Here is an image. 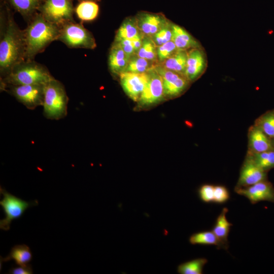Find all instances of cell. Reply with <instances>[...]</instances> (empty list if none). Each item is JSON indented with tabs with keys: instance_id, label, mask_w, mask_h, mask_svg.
Masks as SVG:
<instances>
[{
	"instance_id": "cell-5",
	"label": "cell",
	"mask_w": 274,
	"mask_h": 274,
	"mask_svg": "<svg viewBox=\"0 0 274 274\" xmlns=\"http://www.w3.org/2000/svg\"><path fill=\"white\" fill-rule=\"evenodd\" d=\"M57 41H61L70 48L93 49L96 46L92 33L82 24L75 21L60 27Z\"/></svg>"
},
{
	"instance_id": "cell-19",
	"label": "cell",
	"mask_w": 274,
	"mask_h": 274,
	"mask_svg": "<svg viewBox=\"0 0 274 274\" xmlns=\"http://www.w3.org/2000/svg\"><path fill=\"white\" fill-rule=\"evenodd\" d=\"M228 210L224 208L217 217L212 231L220 242L222 248L227 250L228 247V236L232 224L229 222L226 217Z\"/></svg>"
},
{
	"instance_id": "cell-24",
	"label": "cell",
	"mask_w": 274,
	"mask_h": 274,
	"mask_svg": "<svg viewBox=\"0 0 274 274\" xmlns=\"http://www.w3.org/2000/svg\"><path fill=\"white\" fill-rule=\"evenodd\" d=\"M141 34L135 17H129L123 21L117 30L115 41L131 40Z\"/></svg>"
},
{
	"instance_id": "cell-10",
	"label": "cell",
	"mask_w": 274,
	"mask_h": 274,
	"mask_svg": "<svg viewBox=\"0 0 274 274\" xmlns=\"http://www.w3.org/2000/svg\"><path fill=\"white\" fill-rule=\"evenodd\" d=\"M148 80L139 100L142 106H150L160 101L164 96L162 79L155 66L148 71Z\"/></svg>"
},
{
	"instance_id": "cell-23",
	"label": "cell",
	"mask_w": 274,
	"mask_h": 274,
	"mask_svg": "<svg viewBox=\"0 0 274 274\" xmlns=\"http://www.w3.org/2000/svg\"><path fill=\"white\" fill-rule=\"evenodd\" d=\"M99 10V6L96 2L86 1L80 2L75 8V13L81 20L90 21L97 17Z\"/></svg>"
},
{
	"instance_id": "cell-28",
	"label": "cell",
	"mask_w": 274,
	"mask_h": 274,
	"mask_svg": "<svg viewBox=\"0 0 274 274\" xmlns=\"http://www.w3.org/2000/svg\"><path fill=\"white\" fill-rule=\"evenodd\" d=\"M207 262L204 258L194 259L179 265L177 271L180 274H201Z\"/></svg>"
},
{
	"instance_id": "cell-22",
	"label": "cell",
	"mask_w": 274,
	"mask_h": 274,
	"mask_svg": "<svg viewBox=\"0 0 274 274\" xmlns=\"http://www.w3.org/2000/svg\"><path fill=\"white\" fill-rule=\"evenodd\" d=\"M188 53L187 50H178L160 65L167 69L185 75Z\"/></svg>"
},
{
	"instance_id": "cell-2",
	"label": "cell",
	"mask_w": 274,
	"mask_h": 274,
	"mask_svg": "<svg viewBox=\"0 0 274 274\" xmlns=\"http://www.w3.org/2000/svg\"><path fill=\"white\" fill-rule=\"evenodd\" d=\"M23 29L26 45L25 60H33L53 41H57L60 28L37 12Z\"/></svg>"
},
{
	"instance_id": "cell-11",
	"label": "cell",
	"mask_w": 274,
	"mask_h": 274,
	"mask_svg": "<svg viewBox=\"0 0 274 274\" xmlns=\"http://www.w3.org/2000/svg\"><path fill=\"white\" fill-rule=\"evenodd\" d=\"M234 191L253 204L263 201L274 203V187L267 180L248 187H235Z\"/></svg>"
},
{
	"instance_id": "cell-37",
	"label": "cell",
	"mask_w": 274,
	"mask_h": 274,
	"mask_svg": "<svg viewBox=\"0 0 274 274\" xmlns=\"http://www.w3.org/2000/svg\"><path fill=\"white\" fill-rule=\"evenodd\" d=\"M80 2H83V1H94V2H99L101 0H77Z\"/></svg>"
},
{
	"instance_id": "cell-26",
	"label": "cell",
	"mask_w": 274,
	"mask_h": 274,
	"mask_svg": "<svg viewBox=\"0 0 274 274\" xmlns=\"http://www.w3.org/2000/svg\"><path fill=\"white\" fill-rule=\"evenodd\" d=\"M189 241L191 245H213L222 248L221 243L212 230L194 233L190 236Z\"/></svg>"
},
{
	"instance_id": "cell-18",
	"label": "cell",
	"mask_w": 274,
	"mask_h": 274,
	"mask_svg": "<svg viewBox=\"0 0 274 274\" xmlns=\"http://www.w3.org/2000/svg\"><path fill=\"white\" fill-rule=\"evenodd\" d=\"M12 9L19 13L27 23L38 12L44 0H4Z\"/></svg>"
},
{
	"instance_id": "cell-30",
	"label": "cell",
	"mask_w": 274,
	"mask_h": 274,
	"mask_svg": "<svg viewBox=\"0 0 274 274\" xmlns=\"http://www.w3.org/2000/svg\"><path fill=\"white\" fill-rule=\"evenodd\" d=\"M157 46L151 38L144 36L142 45L136 55L155 62L157 60Z\"/></svg>"
},
{
	"instance_id": "cell-21",
	"label": "cell",
	"mask_w": 274,
	"mask_h": 274,
	"mask_svg": "<svg viewBox=\"0 0 274 274\" xmlns=\"http://www.w3.org/2000/svg\"><path fill=\"white\" fill-rule=\"evenodd\" d=\"M32 258V255L28 246L18 245L11 249L10 254L6 257H1V262L13 260L18 265L23 266L28 264Z\"/></svg>"
},
{
	"instance_id": "cell-4",
	"label": "cell",
	"mask_w": 274,
	"mask_h": 274,
	"mask_svg": "<svg viewBox=\"0 0 274 274\" xmlns=\"http://www.w3.org/2000/svg\"><path fill=\"white\" fill-rule=\"evenodd\" d=\"M68 97L63 84L54 78L45 86L43 114L49 119L59 120L67 113Z\"/></svg>"
},
{
	"instance_id": "cell-38",
	"label": "cell",
	"mask_w": 274,
	"mask_h": 274,
	"mask_svg": "<svg viewBox=\"0 0 274 274\" xmlns=\"http://www.w3.org/2000/svg\"><path fill=\"white\" fill-rule=\"evenodd\" d=\"M272 140L273 144V146H274V139H272Z\"/></svg>"
},
{
	"instance_id": "cell-34",
	"label": "cell",
	"mask_w": 274,
	"mask_h": 274,
	"mask_svg": "<svg viewBox=\"0 0 274 274\" xmlns=\"http://www.w3.org/2000/svg\"><path fill=\"white\" fill-rule=\"evenodd\" d=\"M228 190L224 186H214V202L222 204L226 202L229 199Z\"/></svg>"
},
{
	"instance_id": "cell-6",
	"label": "cell",
	"mask_w": 274,
	"mask_h": 274,
	"mask_svg": "<svg viewBox=\"0 0 274 274\" xmlns=\"http://www.w3.org/2000/svg\"><path fill=\"white\" fill-rule=\"evenodd\" d=\"M38 12L48 21L59 28L66 23L75 21L73 0H44Z\"/></svg>"
},
{
	"instance_id": "cell-17",
	"label": "cell",
	"mask_w": 274,
	"mask_h": 274,
	"mask_svg": "<svg viewBox=\"0 0 274 274\" xmlns=\"http://www.w3.org/2000/svg\"><path fill=\"white\" fill-rule=\"evenodd\" d=\"M130 58L119 45L114 42L108 56V66L110 72L113 74L119 75L125 71Z\"/></svg>"
},
{
	"instance_id": "cell-9",
	"label": "cell",
	"mask_w": 274,
	"mask_h": 274,
	"mask_svg": "<svg viewBox=\"0 0 274 274\" xmlns=\"http://www.w3.org/2000/svg\"><path fill=\"white\" fill-rule=\"evenodd\" d=\"M155 68L162 79L164 96L174 97L181 94L190 82L185 75L156 65Z\"/></svg>"
},
{
	"instance_id": "cell-31",
	"label": "cell",
	"mask_w": 274,
	"mask_h": 274,
	"mask_svg": "<svg viewBox=\"0 0 274 274\" xmlns=\"http://www.w3.org/2000/svg\"><path fill=\"white\" fill-rule=\"evenodd\" d=\"M178 50L174 42L171 40L157 47V60L161 63L168 58Z\"/></svg>"
},
{
	"instance_id": "cell-16",
	"label": "cell",
	"mask_w": 274,
	"mask_h": 274,
	"mask_svg": "<svg viewBox=\"0 0 274 274\" xmlns=\"http://www.w3.org/2000/svg\"><path fill=\"white\" fill-rule=\"evenodd\" d=\"M248 137V152L261 153L274 150L272 139L254 124L250 127Z\"/></svg>"
},
{
	"instance_id": "cell-27",
	"label": "cell",
	"mask_w": 274,
	"mask_h": 274,
	"mask_svg": "<svg viewBox=\"0 0 274 274\" xmlns=\"http://www.w3.org/2000/svg\"><path fill=\"white\" fill-rule=\"evenodd\" d=\"M254 125L270 139H274V110L267 111L260 116Z\"/></svg>"
},
{
	"instance_id": "cell-25",
	"label": "cell",
	"mask_w": 274,
	"mask_h": 274,
	"mask_svg": "<svg viewBox=\"0 0 274 274\" xmlns=\"http://www.w3.org/2000/svg\"><path fill=\"white\" fill-rule=\"evenodd\" d=\"M246 156L267 172L274 168V150L261 153H252L247 151Z\"/></svg>"
},
{
	"instance_id": "cell-12",
	"label": "cell",
	"mask_w": 274,
	"mask_h": 274,
	"mask_svg": "<svg viewBox=\"0 0 274 274\" xmlns=\"http://www.w3.org/2000/svg\"><path fill=\"white\" fill-rule=\"evenodd\" d=\"M119 76L125 92L131 99L138 101L148 80V72L141 74L123 72Z\"/></svg>"
},
{
	"instance_id": "cell-20",
	"label": "cell",
	"mask_w": 274,
	"mask_h": 274,
	"mask_svg": "<svg viewBox=\"0 0 274 274\" xmlns=\"http://www.w3.org/2000/svg\"><path fill=\"white\" fill-rule=\"evenodd\" d=\"M172 40L179 50H188L192 48H199L198 42L184 28L172 24Z\"/></svg>"
},
{
	"instance_id": "cell-7",
	"label": "cell",
	"mask_w": 274,
	"mask_h": 274,
	"mask_svg": "<svg viewBox=\"0 0 274 274\" xmlns=\"http://www.w3.org/2000/svg\"><path fill=\"white\" fill-rule=\"evenodd\" d=\"M45 85H6L1 88L30 110L43 106Z\"/></svg>"
},
{
	"instance_id": "cell-35",
	"label": "cell",
	"mask_w": 274,
	"mask_h": 274,
	"mask_svg": "<svg viewBox=\"0 0 274 274\" xmlns=\"http://www.w3.org/2000/svg\"><path fill=\"white\" fill-rule=\"evenodd\" d=\"M121 47L125 53L131 58L136 55V52L131 43L130 40L122 39L118 41H114Z\"/></svg>"
},
{
	"instance_id": "cell-3",
	"label": "cell",
	"mask_w": 274,
	"mask_h": 274,
	"mask_svg": "<svg viewBox=\"0 0 274 274\" xmlns=\"http://www.w3.org/2000/svg\"><path fill=\"white\" fill-rule=\"evenodd\" d=\"M54 77L48 68L35 60H25L15 65L1 78V88L6 85H46Z\"/></svg>"
},
{
	"instance_id": "cell-15",
	"label": "cell",
	"mask_w": 274,
	"mask_h": 274,
	"mask_svg": "<svg viewBox=\"0 0 274 274\" xmlns=\"http://www.w3.org/2000/svg\"><path fill=\"white\" fill-rule=\"evenodd\" d=\"M188 53L185 75L190 82L201 75L206 67L205 56L199 48L190 49Z\"/></svg>"
},
{
	"instance_id": "cell-1",
	"label": "cell",
	"mask_w": 274,
	"mask_h": 274,
	"mask_svg": "<svg viewBox=\"0 0 274 274\" xmlns=\"http://www.w3.org/2000/svg\"><path fill=\"white\" fill-rule=\"evenodd\" d=\"M1 10L0 75L6 76L17 64L25 60L23 29L16 23L10 7L5 3Z\"/></svg>"
},
{
	"instance_id": "cell-36",
	"label": "cell",
	"mask_w": 274,
	"mask_h": 274,
	"mask_svg": "<svg viewBox=\"0 0 274 274\" xmlns=\"http://www.w3.org/2000/svg\"><path fill=\"white\" fill-rule=\"evenodd\" d=\"M32 273L31 266L29 264L26 265H18V266L12 267L9 272V273L11 274H31Z\"/></svg>"
},
{
	"instance_id": "cell-29",
	"label": "cell",
	"mask_w": 274,
	"mask_h": 274,
	"mask_svg": "<svg viewBox=\"0 0 274 274\" xmlns=\"http://www.w3.org/2000/svg\"><path fill=\"white\" fill-rule=\"evenodd\" d=\"M154 63V62L134 55L130 58L124 72L139 74L146 73L155 66L153 64Z\"/></svg>"
},
{
	"instance_id": "cell-32",
	"label": "cell",
	"mask_w": 274,
	"mask_h": 274,
	"mask_svg": "<svg viewBox=\"0 0 274 274\" xmlns=\"http://www.w3.org/2000/svg\"><path fill=\"white\" fill-rule=\"evenodd\" d=\"M172 38V24L169 22L151 38L157 47L171 41Z\"/></svg>"
},
{
	"instance_id": "cell-33",
	"label": "cell",
	"mask_w": 274,
	"mask_h": 274,
	"mask_svg": "<svg viewBox=\"0 0 274 274\" xmlns=\"http://www.w3.org/2000/svg\"><path fill=\"white\" fill-rule=\"evenodd\" d=\"M214 186L210 184L202 185L198 190L200 199L204 202H214Z\"/></svg>"
},
{
	"instance_id": "cell-14",
	"label": "cell",
	"mask_w": 274,
	"mask_h": 274,
	"mask_svg": "<svg viewBox=\"0 0 274 274\" xmlns=\"http://www.w3.org/2000/svg\"><path fill=\"white\" fill-rule=\"evenodd\" d=\"M267 172L261 169L246 156L241 168L235 187H248L267 180Z\"/></svg>"
},
{
	"instance_id": "cell-13",
	"label": "cell",
	"mask_w": 274,
	"mask_h": 274,
	"mask_svg": "<svg viewBox=\"0 0 274 274\" xmlns=\"http://www.w3.org/2000/svg\"><path fill=\"white\" fill-rule=\"evenodd\" d=\"M135 19L141 33L143 36L150 38L169 23L165 16L161 13L140 12Z\"/></svg>"
},
{
	"instance_id": "cell-8",
	"label": "cell",
	"mask_w": 274,
	"mask_h": 274,
	"mask_svg": "<svg viewBox=\"0 0 274 274\" xmlns=\"http://www.w3.org/2000/svg\"><path fill=\"white\" fill-rule=\"evenodd\" d=\"M0 193L3 195L0 204L6 215V217L0 221V228L5 231L10 229L12 220L19 218L28 208L38 204V201L36 200L29 202L24 201L10 194L2 187L0 188Z\"/></svg>"
}]
</instances>
